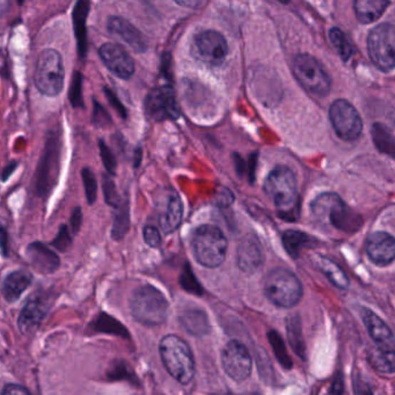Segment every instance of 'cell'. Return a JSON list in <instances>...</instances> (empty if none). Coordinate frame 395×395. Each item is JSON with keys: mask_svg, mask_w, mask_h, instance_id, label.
Wrapping results in <instances>:
<instances>
[{"mask_svg": "<svg viewBox=\"0 0 395 395\" xmlns=\"http://www.w3.org/2000/svg\"><path fill=\"white\" fill-rule=\"evenodd\" d=\"M311 210L315 218L346 233L356 232L363 225V220L359 213L352 211V207L334 193L319 195L311 203Z\"/></svg>", "mask_w": 395, "mask_h": 395, "instance_id": "6da1fadb", "label": "cell"}, {"mask_svg": "<svg viewBox=\"0 0 395 395\" xmlns=\"http://www.w3.org/2000/svg\"><path fill=\"white\" fill-rule=\"evenodd\" d=\"M159 352L167 372L178 383L188 385L195 374L194 356L188 343L176 335H167L160 341Z\"/></svg>", "mask_w": 395, "mask_h": 395, "instance_id": "7a4b0ae2", "label": "cell"}, {"mask_svg": "<svg viewBox=\"0 0 395 395\" xmlns=\"http://www.w3.org/2000/svg\"><path fill=\"white\" fill-rule=\"evenodd\" d=\"M195 259L207 268H217L226 259L227 240L217 226L202 225L195 230L192 237Z\"/></svg>", "mask_w": 395, "mask_h": 395, "instance_id": "3957f363", "label": "cell"}, {"mask_svg": "<svg viewBox=\"0 0 395 395\" xmlns=\"http://www.w3.org/2000/svg\"><path fill=\"white\" fill-rule=\"evenodd\" d=\"M133 318L144 326H159L166 322L168 302L160 291L152 285L138 287L130 300Z\"/></svg>", "mask_w": 395, "mask_h": 395, "instance_id": "277c9868", "label": "cell"}, {"mask_svg": "<svg viewBox=\"0 0 395 395\" xmlns=\"http://www.w3.org/2000/svg\"><path fill=\"white\" fill-rule=\"evenodd\" d=\"M265 294L274 305L291 309L303 297V285L299 278L287 269L278 268L269 272L263 283Z\"/></svg>", "mask_w": 395, "mask_h": 395, "instance_id": "5b68a950", "label": "cell"}, {"mask_svg": "<svg viewBox=\"0 0 395 395\" xmlns=\"http://www.w3.org/2000/svg\"><path fill=\"white\" fill-rule=\"evenodd\" d=\"M294 172L285 166H277L267 176L265 192L281 213L292 212L298 205V187Z\"/></svg>", "mask_w": 395, "mask_h": 395, "instance_id": "8992f818", "label": "cell"}, {"mask_svg": "<svg viewBox=\"0 0 395 395\" xmlns=\"http://www.w3.org/2000/svg\"><path fill=\"white\" fill-rule=\"evenodd\" d=\"M292 71L298 83L311 94L326 96L331 91V77L314 56L309 53L297 55L292 62Z\"/></svg>", "mask_w": 395, "mask_h": 395, "instance_id": "52a82bcc", "label": "cell"}, {"mask_svg": "<svg viewBox=\"0 0 395 395\" xmlns=\"http://www.w3.org/2000/svg\"><path fill=\"white\" fill-rule=\"evenodd\" d=\"M65 70L62 56L53 49H46L37 58L35 85L43 96H56L64 87Z\"/></svg>", "mask_w": 395, "mask_h": 395, "instance_id": "ba28073f", "label": "cell"}, {"mask_svg": "<svg viewBox=\"0 0 395 395\" xmlns=\"http://www.w3.org/2000/svg\"><path fill=\"white\" fill-rule=\"evenodd\" d=\"M368 53L374 66L389 73L395 65V31L391 24L374 27L368 36Z\"/></svg>", "mask_w": 395, "mask_h": 395, "instance_id": "9c48e42d", "label": "cell"}, {"mask_svg": "<svg viewBox=\"0 0 395 395\" xmlns=\"http://www.w3.org/2000/svg\"><path fill=\"white\" fill-rule=\"evenodd\" d=\"M329 120L337 136L354 142L361 136L363 122L357 109L347 100H335L329 108Z\"/></svg>", "mask_w": 395, "mask_h": 395, "instance_id": "30bf717a", "label": "cell"}, {"mask_svg": "<svg viewBox=\"0 0 395 395\" xmlns=\"http://www.w3.org/2000/svg\"><path fill=\"white\" fill-rule=\"evenodd\" d=\"M61 140L58 136L46 140V150L37 167L36 188L37 194L46 196L53 190L58 178L59 158H61Z\"/></svg>", "mask_w": 395, "mask_h": 395, "instance_id": "8fae6325", "label": "cell"}, {"mask_svg": "<svg viewBox=\"0 0 395 395\" xmlns=\"http://www.w3.org/2000/svg\"><path fill=\"white\" fill-rule=\"evenodd\" d=\"M195 57L209 66H220L229 53L225 37L216 31H203L196 35L193 43Z\"/></svg>", "mask_w": 395, "mask_h": 395, "instance_id": "7c38bea8", "label": "cell"}, {"mask_svg": "<svg viewBox=\"0 0 395 395\" xmlns=\"http://www.w3.org/2000/svg\"><path fill=\"white\" fill-rule=\"evenodd\" d=\"M222 365L231 379L241 383L250 378L253 361L246 346L240 341L232 340L222 350Z\"/></svg>", "mask_w": 395, "mask_h": 395, "instance_id": "4fadbf2b", "label": "cell"}, {"mask_svg": "<svg viewBox=\"0 0 395 395\" xmlns=\"http://www.w3.org/2000/svg\"><path fill=\"white\" fill-rule=\"evenodd\" d=\"M148 118L160 122L165 118H175L179 114L174 91L170 86H161L148 93L145 100Z\"/></svg>", "mask_w": 395, "mask_h": 395, "instance_id": "5bb4252c", "label": "cell"}, {"mask_svg": "<svg viewBox=\"0 0 395 395\" xmlns=\"http://www.w3.org/2000/svg\"><path fill=\"white\" fill-rule=\"evenodd\" d=\"M99 55L109 71L113 72L116 77L124 81L133 77L135 62L123 46L107 42L100 48Z\"/></svg>", "mask_w": 395, "mask_h": 395, "instance_id": "9a60e30c", "label": "cell"}, {"mask_svg": "<svg viewBox=\"0 0 395 395\" xmlns=\"http://www.w3.org/2000/svg\"><path fill=\"white\" fill-rule=\"evenodd\" d=\"M49 296L42 294H35L24 306L21 313L19 315L18 327L21 333H34L46 318L49 309Z\"/></svg>", "mask_w": 395, "mask_h": 395, "instance_id": "2e32d148", "label": "cell"}, {"mask_svg": "<svg viewBox=\"0 0 395 395\" xmlns=\"http://www.w3.org/2000/svg\"><path fill=\"white\" fill-rule=\"evenodd\" d=\"M265 261L262 247L259 239L254 235L242 238L237 250V263L239 268L248 275L259 270Z\"/></svg>", "mask_w": 395, "mask_h": 395, "instance_id": "e0dca14e", "label": "cell"}, {"mask_svg": "<svg viewBox=\"0 0 395 395\" xmlns=\"http://www.w3.org/2000/svg\"><path fill=\"white\" fill-rule=\"evenodd\" d=\"M107 29L113 36H116L125 42L133 51L145 53L148 50V44L145 36L125 19L111 16L107 21Z\"/></svg>", "mask_w": 395, "mask_h": 395, "instance_id": "ac0fdd59", "label": "cell"}, {"mask_svg": "<svg viewBox=\"0 0 395 395\" xmlns=\"http://www.w3.org/2000/svg\"><path fill=\"white\" fill-rule=\"evenodd\" d=\"M366 254L374 265L389 266L394 261V238L386 232H374L366 240Z\"/></svg>", "mask_w": 395, "mask_h": 395, "instance_id": "d6986e66", "label": "cell"}, {"mask_svg": "<svg viewBox=\"0 0 395 395\" xmlns=\"http://www.w3.org/2000/svg\"><path fill=\"white\" fill-rule=\"evenodd\" d=\"M361 318L369 335L379 349L386 352H394L395 340L393 332L376 313L371 309H364L361 312Z\"/></svg>", "mask_w": 395, "mask_h": 395, "instance_id": "ffe728a7", "label": "cell"}, {"mask_svg": "<svg viewBox=\"0 0 395 395\" xmlns=\"http://www.w3.org/2000/svg\"><path fill=\"white\" fill-rule=\"evenodd\" d=\"M183 207L181 198L176 193H170L167 195L165 203L161 205L159 212V225L161 230L170 235L178 230L183 222Z\"/></svg>", "mask_w": 395, "mask_h": 395, "instance_id": "44dd1931", "label": "cell"}, {"mask_svg": "<svg viewBox=\"0 0 395 395\" xmlns=\"http://www.w3.org/2000/svg\"><path fill=\"white\" fill-rule=\"evenodd\" d=\"M27 257L31 266L42 274H53L61 265L57 254L42 242L29 245L27 247Z\"/></svg>", "mask_w": 395, "mask_h": 395, "instance_id": "7402d4cb", "label": "cell"}, {"mask_svg": "<svg viewBox=\"0 0 395 395\" xmlns=\"http://www.w3.org/2000/svg\"><path fill=\"white\" fill-rule=\"evenodd\" d=\"M90 1L81 0L76 4L72 18H73L74 35L77 40L78 55L79 58H86L87 55V28L86 21L90 13Z\"/></svg>", "mask_w": 395, "mask_h": 395, "instance_id": "603a6c76", "label": "cell"}, {"mask_svg": "<svg viewBox=\"0 0 395 395\" xmlns=\"http://www.w3.org/2000/svg\"><path fill=\"white\" fill-rule=\"evenodd\" d=\"M33 275L27 270H16L6 276L3 284L4 298L9 303H16L22 294L31 287Z\"/></svg>", "mask_w": 395, "mask_h": 395, "instance_id": "cb8c5ba5", "label": "cell"}, {"mask_svg": "<svg viewBox=\"0 0 395 395\" xmlns=\"http://www.w3.org/2000/svg\"><path fill=\"white\" fill-rule=\"evenodd\" d=\"M314 265L320 272L327 277L328 281L331 282L334 287L341 290H348L350 287V281L346 272H343L337 263L334 262L333 260L328 257L318 255L314 257Z\"/></svg>", "mask_w": 395, "mask_h": 395, "instance_id": "d4e9b609", "label": "cell"}, {"mask_svg": "<svg viewBox=\"0 0 395 395\" xmlns=\"http://www.w3.org/2000/svg\"><path fill=\"white\" fill-rule=\"evenodd\" d=\"M389 5L385 0H357L354 3L356 18L363 25H370L383 16Z\"/></svg>", "mask_w": 395, "mask_h": 395, "instance_id": "484cf974", "label": "cell"}, {"mask_svg": "<svg viewBox=\"0 0 395 395\" xmlns=\"http://www.w3.org/2000/svg\"><path fill=\"white\" fill-rule=\"evenodd\" d=\"M180 324L185 332L195 335L203 337L210 332V324L207 314L202 309H188L180 315Z\"/></svg>", "mask_w": 395, "mask_h": 395, "instance_id": "4316f807", "label": "cell"}, {"mask_svg": "<svg viewBox=\"0 0 395 395\" xmlns=\"http://www.w3.org/2000/svg\"><path fill=\"white\" fill-rule=\"evenodd\" d=\"M287 339L290 342L292 349L296 352L299 359H306V346L304 342L303 329L300 322L299 315L291 314L287 318Z\"/></svg>", "mask_w": 395, "mask_h": 395, "instance_id": "83f0119b", "label": "cell"}, {"mask_svg": "<svg viewBox=\"0 0 395 395\" xmlns=\"http://www.w3.org/2000/svg\"><path fill=\"white\" fill-rule=\"evenodd\" d=\"M282 240H283V246L287 254L294 259L299 257L302 252L312 244V239L309 235L302 231H294V230L285 231L282 237Z\"/></svg>", "mask_w": 395, "mask_h": 395, "instance_id": "f1b7e54d", "label": "cell"}, {"mask_svg": "<svg viewBox=\"0 0 395 395\" xmlns=\"http://www.w3.org/2000/svg\"><path fill=\"white\" fill-rule=\"evenodd\" d=\"M368 361L374 370L383 374H393L395 371L394 352H386L374 347L368 352Z\"/></svg>", "mask_w": 395, "mask_h": 395, "instance_id": "f546056e", "label": "cell"}, {"mask_svg": "<svg viewBox=\"0 0 395 395\" xmlns=\"http://www.w3.org/2000/svg\"><path fill=\"white\" fill-rule=\"evenodd\" d=\"M372 138L374 145L383 153L394 157V138L389 128L381 123L374 124Z\"/></svg>", "mask_w": 395, "mask_h": 395, "instance_id": "4dcf8cb0", "label": "cell"}, {"mask_svg": "<svg viewBox=\"0 0 395 395\" xmlns=\"http://www.w3.org/2000/svg\"><path fill=\"white\" fill-rule=\"evenodd\" d=\"M329 41H331L332 46L337 51V55L340 56L341 59L347 62L352 58V53H354V46H352V42L343 33L339 28H332L329 31Z\"/></svg>", "mask_w": 395, "mask_h": 395, "instance_id": "1f68e13d", "label": "cell"}, {"mask_svg": "<svg viewBox=\"0 0 395 395\" xmlns=\"http://www.w3.org/2000/svg\"><path fill=\"white\" fill-rule=\"evenodd\" d=\"M130 227L129 205L127 202L120 203V207H116V213L114 217V224L111 229V237L115 240H120L127 235Z\"/></svg>", "mask_w": 395, "mask_h": 395, "instance_id": "d6a6232c", "label": "cell"}, {"mask_svg": "<svg viewBox=\"0 0 395 395\" xmlns=\"http://www.w3.org/2000/svg\"><path fill=\"white\" fill-rule=\"evenodd\" d=\"M93 326L96 328V332H102V333L114 334L122 337H129L127 328L124 327L123 324L111 318L109 315L102 313L98 318L93 322Z\"/></svg>", "mask_w": 395, "mask_h": 395, "instance_id": "836d02e7", "label": "cell"}, {"mask_svg": "<svg viewBox=\"0 0 395 395\" xmlns=\"http://www.w3.org/2000/svg\"><path fill=\"white\" fill-rule=\"evenodd\" d=\"M268 340L278 363L287 370H290L292 368V359L289 356V352L285 348L284 341L282 339L281 335L276 331H270L268 333Z\"/></svg>", "mask_w": 395, "mask_h": 395, "instance_id": "e575fe53", "label": "cell"}, {"mask_svg": "<svg viewBox=\"0 0 395 395\" xmlns=\"http://www.w3.org/2000/svg\"><path fill=\"white\" fill-rule=\"evenodd\" d=\"M81 91H83V74L79 71H74L71 85H70V91H68V99H70L72 107H74V108L83 107Z\"/></svg>", "mask_w": 395, "mask_h": 395, "instance_id": "d590c367", "label": "cell"}, {"mask_svg": "<svg viewBox=\"0 0 395 395\" xmlns=\"http://www.w3.org/2000/svg\"><path fill=\"white\" fill-rule=\"evenodd\" d=\"M180 283H181V287L185 291H188L189 294H196V296H202L203 294V289H202L201 284L198 283V279L195 277L194 272H193L192 269H190L188 265L185 266V270L181 274Z\"/></svg>", "mask_w": 395, "mask_h": 395, "instance_id": "8d00e7d4", "label": "cell"}, {"mask_svg": "<svg viewBox=\"0 0 395 395\" xmlns=\"http://www.w3.org/2000/svg\"><path fill=\"white\" fill-rule=\"evenodd\" d=\"M81 178H83L85 193H86L87 202L92 205L96 201V194H98V183H96V175L90 168H83L81 170Z\"/></svg>", "mask_w": 395, "mask_h": 395, "instance_id": "74e56055", "label": "cell"}, {"mask_svg": "<svg viewBox=\"0 0 395 395\" xmlns=\"http://www.w3.org/2000/svg\"><path fill=\"white\" fill-rule=\"evenodd\" d=\"M102 183H103V194H105V200L107 204L114 207L115 209L120 207V203H122V198L118 195L116 185H115L111 175H103Z\"/></svg>", "mask_w": 395, "mask_h": 395, "instance_id": "f35d334b", "label": "cell"}, {"mask_svg": "<svg viewBox=\"0 0 395 395\" xmlns=\"http://www.w3.org/2000/svg\"><path fill=\"white\" fill-rule=\"evenodd\" d=\"M99 148L102 163L105 165L106 170L108 172L109 175H115L116 174V168H118V161L115 159L113 151H111L109 146L102 139L99 140Z\"/></svg>", "mask_w": 395, "mask_h": 395, "instance_id": "ab89813d", "label": "cell"}, {"mask_svg": "<svg viewBox=\"0 0 395 395\" xmlns=\"http://www.w3.org/2000/svg\"><path fill=\"white\" fill-rule=\"evenodd\" d=\"M71 244L72 238L70 233H68V227L65 225L61 226L58 235L56 237L55 240L51 242V245H53L56 250H58L59 252H66L68 247L71 246Z\"/></svg>", "mask_w": 395, "mask_h": 395, "instance_id": "60d3db41", "label": "cell"}, {"mask_svg": "<svg viewBox=\"0 0 395 395\" xmlns=\"http://www.w3.org/2000/svg\"><path fill=\"white\" fill-rule=\"evenodd\" d=\"M93 120L96 125L100 127H106L111 123V116L108 113L102 108V106L99 102L94 100V113H93Z\"/></svg>", "mask_w": 395, "mask_h": 395, "instance_id": "b9f144b4", "label": "cell"}, {"mask_svg": "<svg viewBox=\"0 0 395 395\" xmlns=\"http://www.w3.org/2000/svg\"><path fill=\"white\" fill-rule=\"evenodd\" d=\"M143 237H144V240L150 247L157 248L160 246L161 235L155 226H146L144 231H143Z\"/></svg>", "mask_w": 395, "mask_h": 395, "instance_id": "7bdbcfd3", "label": "cell"}, {"mask_svg": "<svg viewBox=\"0 0 395 395\" xmlns=\"http://www.w3.org/2000/svg\"><path fill=\"white\" fill-rule=\"evenodd\" d=\"M106 96L108 99L109 103H111V107L116 111L118 115H120L122 118H127V109L124 108V106L122 105V102L118 100V96L115 94L113 91L108 90L107 87H105Z\"/></svg>", "mask_w": 395, "mask_h": 395, "instance_id": "ee69618b", "label": "cell"}, {"mask_svg": "<svg viewBox=\"0 0 395 395\" xmlns=\"http://www.w3.org/2000/svg\"><path fill=\"white\" fill-rule=\"evenodd\" d=\"M354 392L355 395H374L368 381H365L359 374L354 376Z\"/></svg>", "mask_w": 395, "mask_h": 395, "instance_id": "f6af8a7d", "label": "cell"}, {"mask_svg": "<svg viewBox=\"0 0 395 395\" xmlns=\"http://www.w3.org/2000/svg\"><path fill=\"white\" fill-rule=\"evenodd\" d=\"M1 395H31L25 387L16 384H7L1 391Z\"/></svg>", "mask_w": 395, "mask_h": 395, "instance_id": "bcb514c9", "label": "cell"}, {"mask_svg": "<svg viewBox=\"0 0 395 395\" xmlns=\"http://www.w3.org/2000/svg\"><path fill=\"white\" fill-rule=\"evenodd\" d=\"M81 222H83V213L81 207H78L74 209L71 216V227L74 235L81 229Z\"/></svg>", "mask_w": 395, "mask_h": 395, "instance_id": "7dc6e473", "label": "cell"}, {"mask_svg": "<svg viewBox=\"0 0 395 395\" xmlns=\"http://www.w3.org/2000/svg\"><path fill=\"white\" fill-rule=\"evenodd\" d=\"M0 250H1L4 257H7V253H9V235H7V231L3 226H0Z\"/></svg>", "mask_w": 395, "mask_h": 395, "instance_id": "c3c4849f", "label": "cell"}, {"mask_svg": "<svg viewBox=\"0 0 395 395\" xmlns=\"http://www.w3.org/2000/svg\"><path fill=\"white\" fill-rule=\"evenodd\" d=\"M343 392H344V381L342 376L339 374L332 385L331 395H343Z\"/></svg>", "mask_w": 395, "mask_h": 395, "instance_id": "681fc988", "label": "cell"}, {"mask_svg": "<svg viewBox=\"0 0 395 395\" xmlns=\"http://www.w3.org/2000/svg\"><path fill=\"white\" fill-rule=\"evenodd\" d=\"M16 166H18L16 163H12V164H9V166L5 167L3 174H1V180H3V181H6L9 176L12 175L13 172L16 170Z\"/></svg>", "mask_w": 395, "mask_h": 395, "instance_id": "f907efd6", "label": "cell"}, {"mask_svg": "<svg viewBox=\"0 0 395 395\" xmlns=\"http://www.w3.org/2000/svg\"><path fill=\"white\" fill-rule=\"evenodd\" d=\"M9 7H11V3H9V1H4V0H1V1H0V16H5Z\"/></svg>", "mask_w": 395, "mask_h": 395, "instance_id": "816d5d0a", "label": "cell"}, {"mask_svg": "<svg viewBox=\"0 0 395 395\" xmlns=\"http://www.w3.org/2000/svg\"><path fill=\"white\" fill-rule=\"evenodd\" d=\"M176 4H178V5H181V6L187 7L200 6V5H201L200 1H190V3H187V1H176Z\"/></svg>", "mask_w": 395, "mask_h": 395, "instance_id": "f5cc1de1", "label": "cell"}]
</instances>
